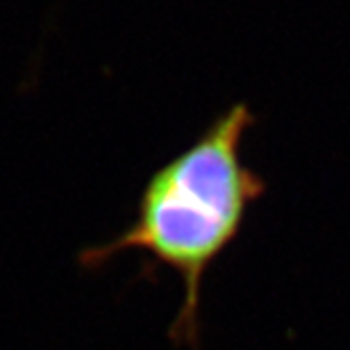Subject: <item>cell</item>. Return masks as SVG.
Instances as JSON below:
<instances>
[{
  "instance_id": "1",
  "label": "cell",
  "mask_w": 350,
  "mask_h": 350,
  "mask_svg": "<svg viewBox=\"0 0 350 350\" xmlns=\"http://www.w3.org/2000/svg\"><path fill=\"white\" fill-rule=\"evenodd\" d=\"M255 121L246 103L230 105L189 148L150 175L128 228L78 255L85 271H100L123 253L146 257L144 275L157 266L173 271L182 282V303L169 337L178 346L200 341L205 275L237 241L250 207L266 191L264 178L241 157L243 137Z\"/></svg>"
}]
</instances>
